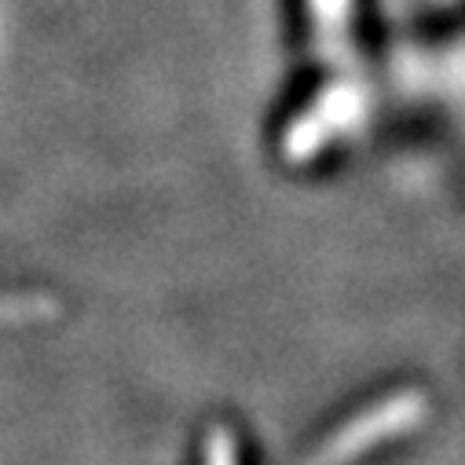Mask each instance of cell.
Segmentation results:
<instances>
[{
  "instance_id": "1",
  "label": "cell",
  "mask_w": 465,
  "mask_h": 465,
  "mask_svg": "<svg viewBox=\"0 0 465 465\" xmlns=\"http://www.w3.org/2000/svg\"><path fill=\"white\" fill-rule=\"evenodd\" d=\"M45 312H52V304L41 301V297H30V301H0V322H15V319H30V315L41 319Z\"/></svg>"
},
{
  "instance_id": "2",
  "label": "cell",
  "mask_w": 465,
  "mask_h": 465,
  "mask_svg": "<svg viewBox=\"0 0 465 465\" xmlns=\"http://www.w3.org/2000/svg\"><path fill=\"white\" fill-rule=\"evenodd\" d=\"M205 461L209 465H235V440L227 429H213L209 447H205Z\"/></svg>"
}]
</instances>
